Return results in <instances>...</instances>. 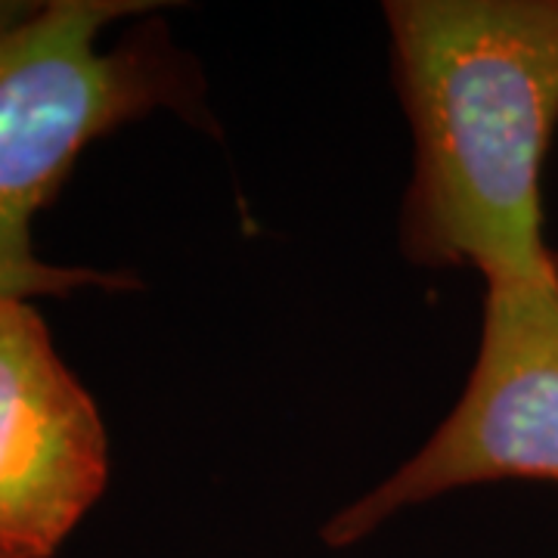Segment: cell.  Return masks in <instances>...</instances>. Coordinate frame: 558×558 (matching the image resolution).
I'll return each mask as SVG.
<instances>
[{"label": "cell", "instance_id": "obj_1", "mask_svg": "<svg viewBox=\"0 0 558 558\" xmlns=\"http://www.w3.org/2000/svg\"><path fill=\"white\" fill-rule=\"evenodd\" d=\"M385 20L413 131L403 258L472 267L487 286L558 282L539 196L558 128V0H391Z\"/></svg>", "mask_w": 558, "mask_h": 558}, {"label": "cell", "instance_id": "obj_2", "mask_svg": "<svg viewBox=\"0 0 558 558\" xmlns=\"http://www.w3.org/2000/svg\"><path fill=\"white\" fill-rule=\"evenodd\" d=\"M149 10L159 3H0V299L131 289L124 274L40 260L32 220L94 140L156 112L205 121L199 65L161 22L100 47L112 22Z\"/></svg>", "mask_w": 558, "mask_h": 558}, {"label": "cell", "instance_id": "obj_3", "mask_svg": "<svg viewBox=\"0 0 558 558\" xmlns=\"http://www.w3.org/2000/svg\"><path fill=\"white\" fill-rule=\"evenodd\" d=\"M497 481L558 484V282L487 286L457 407L395 475L344 506L323 539L354 546L403 509Z\"/></svg>", "mask_w": 558, "mask_h": 558}, {"label": "cell", "instance_id": "obj_4", "mask_svg": "<svg viewBox=\"0 0 558 558\" xmlns=\"http://www.w3.org/2000/svg\"><path fill=\"white\" fill-rule=\"evenodd\" d=\"M100 410L32 301L0 299V558H53L102 497Z\"/></svg>", "mask_w": 558, "mask_h": 558}]
</instances>
